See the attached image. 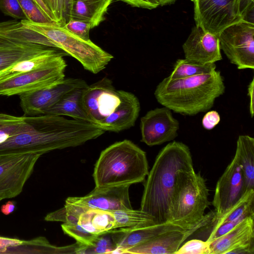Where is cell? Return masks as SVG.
<instances>
[{"label":"cell","mask_w":254,"mask_h":254,"mask_svg":"<svg viewBox=\"0 0 254 254\" xmlns=\"http://www.w3.org/2000/svg\"><path fill=\"white\" fill-rule=\"evenodd\" d=\"M26 28L37 32L56 47L76 59L86 70L96 74L105 69L114 58L91 41H86L52 22L37 23L27 19L20 21Z\"/></svg>","instance_id":"8992f818"},{"label":"cell","mask_w":254,"mask_h":254,"mask_svg":"<svg viewBox=\"0 0 254 254\" xmlns=\"http://www.w3.org/2000/svg\"><path fill=\"white\" fill-rule=\"evenodd\" d=\"M87 85L86 81L80 78H64L50 87L19 95L24 116L44 115L49 108L65 95L74 90L84 88Z\"/></svg>","instance_id":"4fadbf2b"},{"label":"cell","mask_w":254,"mask_h":254,"mask_svg":"<svg viewBox=\"0 0 254 254\" xmlns=\"http://www.w3.org/2000/svg\"><path fill=\"white\" fill-rule=\"evenodd\" d=\"M25 117L31 129L0 143V155L39 153L75 147L95 139L105 131L87 121L63 116L42 115Z\"/></svg>","instance_id":"6da1fadb"},{"label":"cell","mask_w":254,"mask_h":254,"mask_svg":"<svg viewBox=\"0 0 254 254\" xmlns=\"http://www.w3.org/2000/svg\"><path fill=\"white\" fill-rule=\"evenodd\" d=\"M185 59L190 62L207 64L222 59L218 35L205 31L196 25L183 45Z\"/></svg>","instance_id":"d6986e66"},{"label":"cell","mask_w":254,"mask_h":254,"mask_svg":"<svg viewBox=\"0 0 254 254\" xmlns=\"http://www.w3.org/2000/svg\"><path fill=\"white\" fill-rule=\"evenodd\" d=\"M42 154L39 153L0 155V199L14 197L22 191Z\"/></svg>","instance_id":"30bf717a"},{"label":"cell","mask_w":254,"mask_h":254,"mask_svg":"<svg viewBox=\"0 0 254 254\" xmlns=\"http://www.w3.org/2000/svg\"><path fill=\"white\" fill-rule=\"evenodd\" d=\"M219 70L182 78L165 77L157 86L154 96L162 105L174 112L193 116L210 109L225 92Z\"/></svg>","instance_id":"277c9868"},{"label":"cell","mask_w":254,"mask_h":254,"mask_svg":"<svg viewBox=\"0 0 254 254\" xmlns=\"http://www.w3.org/2000/svg\"><path fill=\"white\" fill-rule=\"evenodd\" d=\"M15 207V202L9 200L0 207L1 212L4 215H7L13 212Z\"/></svg>","instance_id":"ee69618b"},{"label":"cell","mask_w":254,"mask_h":254,"mask_svg":"<svg viewBox=\"0 0 254 254\" xmlns=\"http://www.w3.org/2000/svg\"><path fill=\"white\" fill-rule=\"evenodd\" d=\"M220 49L239 69H254V24L243 21L224 29L218 35Z\"/></svg>","instance_id":"9c48e42d"},{"label":"cell","mask_w":254,"mask_h":254,"mask_svg":"<svg viewBox=\"0 0 254 254\" xmlns=\"http://www.w3.org/2000/svg\"><path fill=\"white\" fill-rule=\"evenodd\" d=\"M111 212L115 220L114 229L141 227L156 224L150 215L141 209L131 208Z\"/></svg>","instance_id":"4316f807"},{"label":"cell","mask_w":254,"mask_h":254,"mask_svg":"<svg viewBox=\"0 0 254 254\" xmlns=\"http://www.w3.org/2000/svg\"><path fill=\"white\" fill-rule=\"evenodd\" d=\"M83 89H77L68 93L49 108L44 115L66 116L73 119L89 122L81 102Z\"/></svg>","instance_id":"cb8c5ba5"},{"label":"cell","mask_w":254,"mask_h":254,"mask_svg":"<svg viewBox=\"0 0 254 254\" xmlns=\"http://www.w3.org/2000/svg\"><path fill=\"white\" fill-rule=\"evenodd\" d=\"M210 243V254H254V215Z\"/></svg>","instance_id":"ac0fdd59"},{"label":"cell","mask_w":254,"mask_h":254,"mask_svg":"<svg viewBox=\"0 0 254 254\" xmlns=\"http://www.w3.org/2000/svg\"><path fill=\"white\" fill-rule=\"evenodd\" d=\"M254 190L245 192L241 198L229 210L219 216H214L210 223L213 228L242 217L254 215Z\"/></svg>","instance_id":"484cf974"},{"label":"cell","mask_w":254,"mask_h":254,"mask_svg":"<svg viewBox=\"0 0 254 254\" xmlns=\"http://www.w3.org/2000/svg\"><path fill=\"white\" fill-rule=\"evenodd\" d=\"M119 229H114L97 236L89 246L82 245L77 254H115L119 238Z\"/></svg>","instance_id":"83f0119b"},{"label":"cell","mask_w":254,"mask_h":254,"mask_svg":"<svg viewBox=\"0 0 254 254\" xmlns=\"http://www.w3.org/2000/svg\"><path fill=\"white\" fill-rule=\"evenodd\" d=\"M185 228L173 222L168 221L141 227L119 228L120 236L115 254H123L124 251L147 242L166 232Z\"/></svg>","instance_id":"ffe728a7"},{"label":"cell","mask_w":254,"mask_h":254,"mask_svg":"<svg viewBox=\"0 0 254 254\" xmlns=\"http://www.w3.org/2000/svg\"><path fill=\"white\" fill-rule=\"evenodd\" d=\"M220 121L219 113L214 110L207 112L202 120V125L204 128L207 130L213 129L217 125Z\"/></svg>","instance_id":"74e56055"},{"label":"cell","mask_w":254,"mask_h":254,"mask_svg":"<svg viewBox=\"0 0 254 254\" xmlns=\"http://www.w3.org/2000/svg\"><path fill=\"white\" fill-rule=\"evenodd\" d=\"M114 0H71L70 18L89 22L92 28L105 19V14Z\"/></svg>","instance_id":"44dd1931"},{"label":"cell","mask_w":254,"mask_h":254,"mask_svg":"<svg viewBox=\"0 0 254 254\" xmlns=\"http://www.w3.org/2000/svg\"><path fill=\"white\" fill-rule=\"evenodd\" d=\"M149 173L146 153L130 140L115 142L103 150L93 174L95 187L143 182Z\"/></svg>","instance_id":"5b68a950"},{"label":"cell","mask_w":254,"mask_h":254,"mask_svg":"<svg viewBox=\"0 0 254 254\" xmlns=\"http://www.w3.org/2000/svg\"><path fill=\"white\" fill-rule=\"evenodd\" d=\"M209 190L200 172L193 168L179 172L171 209V221L186 228L201 222L208 207Z\"/></svg>","instance_id":"52a82bcc"},{"label":"cell","mask_w":254,"mask_h":254,"mask_svg":"<svg viewBox=\"0 0 254 254\" xmlns=\"http://www.w3.org/2000/svg\"><path fill=\"white\" fill-rule=\"evenodd\" d=\"M0 9L5 14L14 18L26 19L18 0H0Z\"/></svg>","instance_id":"e575fe53"},{"label":"cell","mask_w":254,"mask_h":254,"mask_svg":"<svg viewBox=\"0 0 254 254\" xmlns=\"http://www.w3.org/2000/svg\"><path fill=\"white\" fill-rule=\"evenodd\" d=\"M196 25L219 35L225 28L242 20L239 0H191Z\"/></svg>","instance_id":"7c38bea8"},{"label":"cell","mask_w":254,"mask_h":254,"mask_svg":"<svg viewBox=\"0 0 254 254\" xmlns=\"http://www.w3.org/2000/svg\"><path fill=\"white\" fill-rule=\"evenodd\" d=\"M76 243L67 246L57 247L51 245L43 237H39L30 240H24L23 243L6 251L8 254H76L82 246Z\"/></svg>","instance_id":"603a6c76"},{"label":"cell","mask_w":254,"mask_h":254,"mask_svg":"<svg viewBox=\"0 0 254 254\" xmlns=\"http://www.w3.org/2000/svg\"><path fill=\"white\" fill-rule=\"evenodd\" d=\"M216 68L215 63L200 64L190 62L186 59H179L174 65L169 76L173 79L189 77L211 72Z\"/></svg>","instance_id":"f546056e"},{"label":"cell","mask_w":254,"mask_h":254,"mask_svg":"<svg viewBox=\"0 0 254 254\" xmlns=\"http://www.w3.org/2000/svg\"><path fill=\"white\" fill-rule=\"evenodd\" d=\"M130 186L95 187L85 196L68 197L65 203L85 209H97L109 211L131 209L132 208L129 196Z\"/></svg>","instance_id":"5bb4252c"},{"label":"cell","mask_w":254,"mask_h":254,"mask_svg":"<svg viewBox=\"0 0 254 254\" xmlns=\"http://www.w3.org/2000/svg\"><path fill=\"white\" fill-rule=\"evenodd\" d=\"M53 14L55 22L62 24L63 20L62 0H42Z\"/></svg>","instance_id":"8d00e7d4"},{"label":"cell","mask_w":254,"mask_h":254,"mask_svg":"<svg viewBox=\"0 0 254 254\" xmlns=\"http://www.w3.org/2000/svg\"><path fill=\"white\" fill-rule=\"evenodd\" d=\"M133 7L152 9L159 6L158 0H120Z\"/></svg>","instance_id":"f35d334b"},{"label":"cell","mask_w":254,"mask_h":254,"mask_svg":"<svg viewBox=\"0 0 254 254\" xmlns=\"http://www.w3.org/2000/svg\"><path fill=\"white\" fill-rule=\"evenodd\" d=\"M81 102L89 122L105 131L118 132L134 126L140 110L135 95L116 89L106 77L84 88Z\"/></svg>","instance_id":"3957f363"},{"label":"cell","mask_w":254,"mask_h":254,"mask_svg":"<svg viewBox=\"0 0 254 254\" xmlns=\"http://www.w3.org/2000/svg\"><path fill=\"white\" fill-rule=\"evenodd\" d=\"M26 19L37 23L52 22L41 10L34 0H18Z\"/></svg>","instance_id":"1f68e13d"},{"label":"cell","mask_w":254,"mask_h":254,"mask_svg":"<svg viewBox=\"0 0 254 254\" xmlns=\"http://www.w3.org/2000/svg\"><path fill=\"white\" fill-rule=\"evenodd\" d=\"M77 224L88 232L98 236L114 229L115 220L111 211L87 209L80 214Z\"/></svg>","instance_id":"d4e9b609"},{"label":"cell","mask_w":254,"mask_h":254,"mask_svg":"<svg viewBox=\"0 0 254 254\" xmlns=\"http://www.w3.org/2000/svg\"><path fill=\"white\" fill-rule=\"evenodd\" d=\"M61 227L65 234L74 238L77 242L86 246H91L97 236L84 230L77 223H64Z\"/></svg>","instance_id":"4dcf8cb0"},{"label":"cell","mask_w":254,"mask_h":254,"mask_svg":"<svg viewBox=\"0 0 254 254\" xmlns=\"http://www.w3.org/2000/svg\"><path fill=\"white\" fill-rule=\"evenodd\" d=\"M24 116L16 117L0 113V143L14 135L31 129Z\"/></svg>","instance_id":"f1b7e54d"},{"label":"cell","mask_w":254,"mask_h":254,"mask_svg":"<svg viewBox=\"0 0 254 254\" xmlns=\"http://www.w3.org/2000/svg\"><path fill=\"white\" fill-rule=\"evenodd\" d=\"M179 123L167 107L148 111L140 120L141 141L148 146L162 144L178 136Z\"/></svg>","instance_id":"2e32d148"},{"label":"cell","mask_w":254,"mask_h":254,"mask_svg":"<svg viewBox=\"0 0 254 254\" xmlns=\"http://www.w3.org/2000/svg\"><path fill=\"white\" fill-rule=\"evenodd\" d=\"M42 12L52 21L55 22L54 16L42 0H34Z\"/></svg>","instance_id":"7bdbcfd3"},{"label":"cell","mask_w":254,"mask_h":254,"mask_svg":"<svg viewBox=\"0 0 254 254\" xmlns=\"http://www.w3.org/2000/svg\"><path fill=\"white\" fill-rule=\"evenodd\" d=\"M1 201V200L0 199V201Z\"/></svg>","instance_id":"bcb514c9"},{"label":"cell","mask_w":254,"mask_h":254,"mask_svg":"<svg viewBox=\"0 0 254 254\" xmlns=\"http://www.w3.org/2000/svg\"><path fill=\"white\" fill-rule=\"evenodd\" d=\"M55 45L16 20L0 22V72L17 63L46 52Z\"/></svg>","instance_id":"ba28073f"},{"label":"cell","mask_w":254,"mask_h":254,"mask_svg":"<svg viewBox=\"0 0 254 254\" xmlns=\"http://www.w3.org/2000/svg\"><path fill=\"white\" fill-rule=\"evenodd\" d=\"M71 0H62L63 4V23L61 25L65 24L69 19V12Z\"/></svg>","instance_id":"60d3db41"},{"label":"cell","mask_w":254,"mask_h":254,"mask_svg":"<svg viewBox=\"0 0 254 254\" xmlns=\"http://www.w3.org/2000/svg\"><path fill=\"white\" fill-rule=\"evenodd\" d=\"M254 80L253 78L248 86V95L250 99V113L251 117L253 118L254 114Z\"/></svg>","instance_id":"b9f144b4"},{"label":"cell","mask_w":254,"mask_h":254,"mask_svg":"<svg viewBox=\"0 0 254 254\" xmlns=\"http://www.w3.org/2000/svg\"><path fill=\"white\" fill-rule=\"evenodd\" d=\"M246 192L242 169L235 157L218 180L212 204L219 216L237 203Z\"/></svg>","instance_id":"9a60e30c"},{"label":"cell","mask_w":254,"mask_h":254,"mask_svg":"<svg viewBox=\"0 0 254 254\" xmlns=\"http://www.w3.org/2000/svg\"><path fill=\"white\" fill-rule=\"evenodd\" d=\"M242 21L254 24V0H239Z\"/></svg>","instance_id":"d590c367"},{"label":"cell","mask_w":254,"mask_h":254,"mask_svg":"<svg viewBox=\"0 0 254 254\" xmlns=\"http://www.w3.org/2000/svg\"><path fill=\"white\" fill-rule=\"evenodd\" d=\"M175 254H210V243L199 239H192L181 246Z\"/></svg>","instance_id":"836d02e7"},{"label":"cell","mask_w":254,"mask_h":254,"mask_svg":"<svg viewBox=\"0 0 254 254\" xmlns=\"http://www.w3.org/2000/svg\"><path fill=\"white\" fill-rule=\"evenodd\" d=\"M177 0H158L159 5L164 6L168 4H171L174 3Z\"/></svg>","instance_id":"f6af8a7d"},{"label":"cell","mask_w":254,"mask_h":254,"mask_svg":"<svg viewBox=\"0 0 254 254\" xmlns=\"http://www.w3.org/2000/svg\"><path fill=\"white\" fill-rule=\"evenodd\" d=\"M214 216L215 212H211L201 222L192 227L166 232L147 242L128 249L123 254H175L189 237L209 224Z\"/></svg>","instance_id":"e0dca14e"},{"label":"cell","mask_w":254,"mask_h":254,"mask_svg":"<svg viewBox=\"0 0 254 254\" xmlns=\"http://www.w3.org/2000/svg\"><path fill=\"white\" fill-rule=\"evenodd\" d=\"M234 157L243 172L246 191L254 190V138L239 135Z\"/></svg>","instance_id":"7402d4cb"},{"label":"cell","mask_w":254,"mask_h":254,"mask_svg":"<svg viewBox=\"0 0 254 254\" xmlns=\"http://www.w3.org/2000/svg\"><path fill=\"white\" fill-rule=\"evenodd\" d=\"M24 240L0 236V254H5L7 251L21 245Z\"/></svg>","instance_id":"ab89813d"},{"label":"cell","mask_w":254,"mask_h":254,"mask_svg":"<svg viewBox=\"0 0 254 254\" xmlns=\"http://www.w3.org/2000/svg\"><path fill=\"white\" fill-rule=\"evenodd\" d=\"M64 28L82 39L91 41L89 31L92 29L90 23L86 21L70 18L64 25H61Z\"/></svg>","instance_id":"d6a6232c"},{"label":"cell","mask_w":254,"mask_h":254,"mask_svg":"<svg viewBox=\"0 0 254 254\" xmlns=\"http://www.w3.org/2000/svg\"><path fill=\"white\" fill-rule=\"evenodd\" d=\"M66 66L62 57L46 67L0 81V95H20L53 86L65 78Z\"/></svg>","instance_id":"8fae6325"},{"label":"cell","mask_w":254,"mask_h":254,"mask_svg":"<svg viewBox=\"0 0 254 254\" xmlns=\"http://www.w3.org/2000/svg\"><path fill=\"white\" fill-rule=\"evenodd\" d=\"M193 168L189 147L173 141L157 155L147 175L140 209L150 215L156 224L171 221V209L180 171Z\"/></svg>","instance_id":"7a4b0ae2"}]
</instances>
